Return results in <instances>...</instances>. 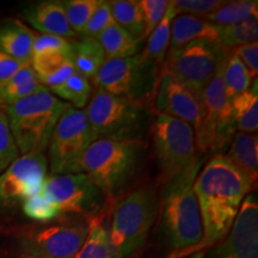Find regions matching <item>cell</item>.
Instances as JSON below:
<instances>
[{
  "instance_id": "cell-1",
  "label": "cell",
  "mask_w": 258,
  "mask_h": 258,
  "mask_svg": "<svg viewBox=\"0 0 258 258\" xmlns=\"http://www.w3.org/2000/svg\"><path fill=\"white\" fill-rule=\"evenodd\" d=\"M253 184L224 157L215 154L200 170L195 183L196 199L201 213L203 238L191 254L205 252L227 235Z\"/></svg>"
},
{
  "instance_id": "cell-2",
  "label": "cell",
  "mask_w": 258,
  "mask_h": 258,
  "mask_svg": "<svg viewBox=\"0 0 258 258\" xmlns=\"http://www.w3.org/2000/svg\"><path fill=\"white\" fill-rule=\"evenodd\" d=\"M205 165V157L198 156L190 165L164 183L159 207V228L167 258H185L203 238L202 219L194 183Z\"/></svg>"
},
{
  "instance_id": "cell-3",
  "label": "cell",
  "mask_w": 258,
  "mask_h": 258,
  "mask_svg": "<svg viewBox=\"0 0 258 258\" xmlns=\"http://www.w3.org/2000/svg\"><path fill=\"white\" fill-rule=\"evenodd\" d=\"M147 147L145 140L97 139L80 160V172L101 190L106 205H114L137 177Z\"/></svg>"
},
{
  "instance_id": "cell-4",
  "label": "cell",
  "mask_w": 258,
  "mask_h": 258,
  "mask_svg": "<svg viewBox=\"0 0 258 258\" xmlns=\"http://www.w3.org/2000/svg\"><path fill=\"white\" fill-rule=\"evenodd\" d=\"M70 104L46 86L34 95L6 106L5 112L19 154L44 152L54 128Z\"/></svg>"
},
{
  "instance_id": "cell-5",
  "label": "cell",
  "mask_w": 258,
  "mask_h": 258,
  "mask_svg": "<svg viewBox=\"0 0 258 258\" xmlns=\"http://www.w3.org/2000/svg\"><path fill=\"white\" fill-rule=\"evenodd\" d=\"M97 139L145 140L152 123L151 106L96 89L84 109Z\"/></svg>"
},
{
  "instance_id": "cell-6",
  "label": "cell",
  "mask_w": 258,
  "mask_h": 258,
  "mask_svg": "<svg viewBox=\"0 0 258 258\" xmlns=\"http://www.w3.org/2000/svg\"><path fill=\"white\" fill-rule=\"evenodd\" d=\"M158 217L153 190L140 188L114 203L108 227L114 258H128L146 241Z\"/></svg>"
},
{
  "instance_id": "cell-7",
  "label": "cell",
  "mask_w": 258,
  "mask_h": 258,
  "mask_svg": "<svg viewBox=\"0 0 258 258\" xmlns=\"http://www.w3.org/2000/svg\"><path fill=\"white\" fill-rule=\"evenodd\" d=\"M161 67L139 53L125 59L106 60L92 82L96 89L109 95L151 106Z\"/></svg>"
},
{
  "instance_id": "cell-8",
  "label": "cell",
  "mask_w": 258,
  "mask_h": 258,
  "mask_svg": "<svg viewBox=\"0 0 258 258\" xmlns=\"http://www.w3.org/2000/svg\"><path fill=\"white\" fill-rule=\"evenodd\" d=\"M225 63L200 97V121L194 133L196 147L201 153L220 152L230 145L235 134L231 101L222 79Z\"/></svg>"
},
{
  "instance_id": "cell-9",
  "label": "cell",
  "mask_w": 258,
  "mask_h": 258,
  "mask_svg": "<svg viewBox=\"0 0 258 258\" xmlns=\"http://www.w3.org/2000/svg\"><path fill=\"white\" fill-rule=\"evenodd\" d=\"M148 133L163 183L182 172L199 156L194 128L184 121L154 114Z\"/></svg>"
},
{
  "instance_id": "cell-10",
  "label": "cell",
  "mask_w": 258,
  "mask_h": 258,
  "mask_svg": "<svg viewBox=\"0 0 258 258\" xmlns=\"http://www.w3.org/2000/svg\"><path fill=\"white\" fill-rule=\"evenodd\" d=\"M231 49L219 41L190 42L166 55L163 67L199 98L203 90L226 62Z\"/></svg>"
},
{
  "instance_id": "cell-11",
  "label": "cell",
  "mask_w": 258,
  "mask_h": 258,
  "mask_svg": "<svg viewBox=\"0 0 258 258\" xmlns=\"http://www.w3.org/2000/svg\"><path fill=\"white\" fill-rule=\"evenodd\" d=\"M95 140L85 110L70 105L57 121L48 145L51 175L80 172V160Z\"/></svg>"
},
{
  "instance_id": "cell-12",
  "label": "cell",
  "mask_w": 258,
  "mask_h": 258,
  "mask_svg": "<svg viewBox=\"0 0 258 258\" xmlns=\"http://www.w3.org/2000/svg\"><path fill=\"white\" fill-rule=\"evenodd\" d=\"M42 191L55 203L60 214L92 218L106 205L101 190L84 172L47 177Z\"/></svg>"
},
{
  "instance_id": "cell-13",
  "label": "cell",
  "mask_w": 258,
  "mask_h": 258,
  "mask_svg": "<svg viewBox=\"0 0 258 258\" xmlns=\"http://www.w3.org/2000/svg\"><path fill=\"white\" fill-rule=\"evenodd\" d=\"M89 232V219L73 217L35 232L24 240L25 254L34 258H74Z\"/></svg>"
},
{
  "instance_id": "cell-14",
  "label": "cell",
  "mask_w": 258,
  "mask_h": 258,
  "mask_svg": "<svg viewBox=\"0 0 258 258\" xmlns=\"http://www.w3.org/2000/svg\"><path fill=\"white\" fill-rule=\"evenodd\" d=\"M48 158L44 152L18 157L0 175V203L14 205L37 195L47 179Z\"/></svg>"
},
{
  "instance_id": "cell-15",
  "label": "cell",
  "mask_w": 258,
  "mask_h": 258,
  "mask_svg": "<svg viewBox=\"0 0 258 258\" xmlns=\"http://www.w3.org/2000/svg\"><path fill=\"white\" fill-rule=\"evenodd\" d=\"M207 258H258V202L247 194L231 230L213 246Z\"/></svg>"
},
{
  "instance_id": "cell-16",
  "label": "cell",
  "mask_w": 258,
  "mask_h": 258,
  "mask_svg": "<svg viewBox=\"0 0 258 258\" xmlns=\"http://www.w3.org/2000/svg\"><path fill=\"white\" fill-rule=\"evenodd\" d=\"M151 110L153 115H167L184 121L194 129L200 121L199 98L164 67L151 101Z\"/></svg>"
},
{
  "instance_id": "cell-17",
  "label": "cell",
  "mask_w": 258,
  "mask_h": 258,
  "mask_svg": "<svg viewBox=\"0 0 258 258\" xmlns=\"http://www.w3.org/2000/svg\"><path fill=\"white\" fill-rule=\"evenodd\" d=\"M23 17L41 34L73 38L77 34L70 27L62 2H41L24 10Z\"/></svg>"
},
{
  "instance_id": "cell-18",
  "label": "cell",
  "mask_w": 258,
  "mask_h": 258,
  "mask_svg": "<svg viewBox=\"0 0 258 258\" xmlns=\"http://www.w3.org/2000/svg\"><path fill=\"white\" fill-rule=\"evenodd\" d=\"M220 29V27H217L205 18L190 15H177L171 23V36L167 54L173 53L194 41H219Z\"/></svg>"
},
{
  "instance_id": "cell-19",
  "label": "cell",
  "mask_w": 258,
  "mask_h": 258,
  "mask_svg": "<svg viewBox=\"0 0 258 258\" xmlns=\"http://www.w3.org/2000/svg\"><path fill=\"white\" fill-rule=\"evenodd\" d=\"M224 157L246 176L253 186L258 178V139L257 134L235 132Z\"/></svg>"
},
{
  "instance_id": "cell-20",
  "label": "cell",
  "mask_w": 258,
  "mask_h": 258,
  "mask_svg": "<svg viewBox=\"0 0 258 258\" xmlns=\"http://www.w3.org/2000/svg\"><path fill=\"white\" fill-rule=\"evenodd\" d=\"M35 34L17 19H8L0 24V51L19 62L31 61Z\"/></svg>"
},
{
  "instance_id": "cell-21",
  "label": "cell",
  "mask_w": 258,
  "mask_h": 258,
  "mask_svg": "<svg viewBox=\"0 0 258 258\" xmlns=\"http://www.w3.org/2000/svg\"><path fill=\"white\" fill-rule=\"evenodd\" d=\"M31 67L42 85L48 90L59 86L76 72L70 55L62 53H44L31 56Z\"/></svg>"
},
{
  "instance_id": "cell-22",
  "label": "cell",
  "mask_w": 258,
  "mask_h": 258,
  "mask_svg": "<svg viewBox=\"0 0 258 258\" xmlns=\"http://www.w3.org/2000/svg\"><path fill=\"white\" fill-rule=\"evenodd\" d=\"M70 60L77 73L92 79L106 61L105 54L97 38L82 37L72 40Z\"/></svg>"
},
{
  "instance_id": "cell-23",
  "label": "cell",
  "mask_w": 258,
  "mask_h": 258,
  "mask_svg": "<svg viewBox=\"0 0 258 258\" xmlns=\"http://www.w3.org/2000/svg\"><path fill=\"white\" fill-rule=\"evenodd\" d=\"M42 88L43 85L38 82L31 63L29 62L24 64L8 82L3 84L2 90H0V109H3V106L6 108L16 102L34 95Z\"/></svg>"
},
{
  "instance_id": "cell-24",
  "label": "cell",
  "mask_w": 258,
  "mask_h": 258,
  "mask_svg": "<svg viewBox=\"0 0 258 258\" xmlns=\"http://www.w3.org/2000/svg\"><path fill=\"white\" fill-rule=\"evenodd\" d=\"M106 60L125 59L139 54L141 43L115 22L97 37Z\"/></svg>"
},
{
  "instance_id": "cell-25",
  "label": "cell",
  "mask_w": 258,
  "mask_h": 258,
  "mask_svg": "<svg viewBox=\"0 0 258 258\" xmlns=\"http://www.w3.org/2000/svg\"><path fill=\"white\" fill-rule=\"evenodd\" d=\"M74 258H114L109 240L105 213L99 212L89 219V232L82 249Z\"/></svg>"
},
{
  "instance_id": "cell-26",
  "label": "cell",
  "mask_w": 258,
  "mask_h": 258,
  "mask_svg": "<svg viewBox=\"0 0 258 258\" xmlns=\"http://www.w3.org/2000/svg\"><path fill=\"white\" fill-rule=\"evenodd\" d=\"M235 129L240 133L257 134L258 129V92L257 79L253 86L231 99Z\"/></svg>"
},
{
  "instance_id": "cell-27",
  "label": "cell",
  "mask_w": 258,
  "mask_h": 258,
  "mask_svg": "<svg viewBox=\"0 0 258 258\" xmlns=\"http://www.w3.org/2000/svg\"><path fill=\"white\" fill-rule=\"evenodd\" d=\"M110 8L115 23L143 43L145 41V22L138 0H114L110 2Z\"/></svg>"
},
{
  "instance_id": "cell-28",
  "label": "cell",
  "mask_w": 258,
  "mask_h": 258,
  "mask_svg": "<svg viewBox=\"0 0 258 258\" xmlns=\"http://www.w3.org/2000/svg\"><path fill=\"white\" fill-rule=\"evenodd\" d=\"M176 17L175 10L172 8V4L167 8V11L161 22L153 29L150 36L147 37L146 47L141 51L144 56L147 59L154 61L160 66H163L165 62L167 50H169L170 44V36H171V23H172L173 18Z\"/></svg>"
},
{
  "instance_id": "cell-29",
  "label": "cell",
  "mask_w": 258,
  "mask_h": 258,
  "mask_svg": "<svg viewBox=\"0 0 258 258\" xmlns=\"http://www.w3.org/2000/svg\"><path fill=\"white\" fill-rule=\"evenodd\" d=\"M49 91L57 98L67 101V104L76 109H85L92 96V85L82 74L74 72L69 79Z\"/></svg>"
},
{
  "instance_id": "cell-30",
  "label": "cell",
  "mask_w": 258,
  "mask_h": 258,
  "mask_svg": "<svg viewBox=\"0 0 258 258\" xmlns=\"http://www.w3.org/2000/svg\"><path fill=\"white\" fill-rule=\"evenodd\" d=\"M253 16H258V3L256 0H235L225 2L224 5L205 19L217 27L224 28L240 23Z\"/></svg>"
},
{
  "instance_id": "cell-31",
  "label": "cell",
  "mask_w": 258,
  "mask_h": 258,
  "mask_svg": "<svg viewBox=\"0 0 258 258\" xmlns=\"http://www.w3.org/2000/svg\"><path fill=\"white\" fill-rule=\"evenodd\" d=\"M222 79H224L226 93L230 101L235 96L247 91L252 84V78L249 71L232 51L226 60Z\"/></svg>"
},
{
  "instance_id": "cell-32",
  "label": "cell",
  "mask_w": 258,
  "mask_h": 258,
  "mask_svg": "<svg viewBox=\"0 0 258 258\" xmlns=\"http://www.w3.org/2000/svg\"><path fill=\"white\" fill-rule=\"evenodd\" d=\"M258 38V16H253L240 23L228 25L220 29L219 42L228 49L257 42Z\"/></svg>"
},
{
  "instance_id": "cell-33",
  "label": "cell",
  "mask_w": 258,
  "mask_h": 258,
  "mask_svg": "<svg viewBox=\"0 0 258 258\" xmlns=\"http://www.w3.org/2000/svg\"><path fill=\"white\" fill-rule=\"evenodd\" d=\"M101 4V0H67L62 6L70 27L77 35L80 34L95 10Z\"/></svg>"
},
{
  "instance_id": "cell-34",
  "label": "cell",
  "mask_w": 258,
  "mask_h": 258,
  "mask_svg": "<svg viewBox=\"0 0 258 258\" xmlns=\"http://www.w3.org/2000/svg\"><path fill=\"white\" fill-rule=\"evenodd\" d=\"M23 212L27 217L37 221H50L60 215L57 206L43 191L25 200Z\"/></svg>"
},
{
  "instance_id": "cell-35",
  "label": "cell",
  "mask_w": 258,
  "mask_h": 258,
  "mask_svg": "<svg viewBox=\"0 0 258 258\" xmlns=\"http://www.w3.org/2000/svg\"><path fill=\"white\" fill-rule=\"evenodd\" d=\"M19 157L5 110L0 109V175Z\"/></svg>"
},
{
  "instance_id": "cell-36",
  "label": "cell",
  "mask_w": 258,
  "mask_h": 258,
  "mask_svg": "<svg viewBox=\"0 0 258 258\" xmlns=\"http://www.w3.org/2000/svg\"><path fill=\"white\" fill-rule=\"evenodd\" d=\"M172 8L177 15H190L206 18L225 4L222 0H172Z\"/></svg>"
},
{
  "instance_id": "cell-37",
  "label": "cell",
  "mask_w": 258,
  "mask_h": 258,
  "mask_svg": "<svg viewBox=\"0 0 258 258\" xmlns=\"http://www.w3.org/2000/svg\"><path fill=\"white\" fill-rule=\"evenodd\" d=\"M114 22L115 21L112 18L110 2H103V0H101V4L95 10L91 18L89 19L88 24L85 25V28L83 29L79 35L82 37L97 38Z\"/></svg>"
},
{
  "instance_id": "cell-38",
  "label": "cell",
  "mask_w": 258,
  "mask_h": 258,
  "mask_svg": "<svg viewBox=\"0 0 258 258\" xmlns=\"http://www.w3.org/2000/svg\"><path fill=\"white\" fill-rule=\"evenodd\" d=\"M141 11L144 15V22H145V40L150 36L151 32L153 29L160 23L161 19L165 16L167 8H169L170 2L167 0H140Z\"/></svg>"
},
{
  "instance_id": "cell-39",
  "label": "cell",
  "mask_w": 258,
  "mask_h": 258,
  "mask_svg": "<svg viewBox=\"0 0 258 258\" xmlns=\"http://www.w3.org/2000/svg\"><path fill=\"white\" fill-rule=\"evenodd\" d=\"M71 47H72V38L47 34L35 35L34 44H32V55L44 53H62L70 55Z\"/></svg>"
},
{
  "instance_id": "cell-40",
  "label": "cell",
  "mask_w": 258,
  "mask_h": 258,
  "mask_svg": "<svg viewBox=\"0 0 258 258\" xmlns=\"http://www.w3.org/2000/svg\"><path fill=\"white\" fill-rule=\"evenodd\" d=\"M235 56L239 59L246 70L249 71L251 78L257 79L258 74V43L243 44V46L235 47L231 50Z\"/></svg>"
},
{
  "instance_id": "cell-41",
  "label": "cell",
  "mask_w": 258,
  "mask_h": 258,
  "mask_svg": "<svg viewBox=\"0 0 258 258\" xmlns=\"http://www.w3.org/2000/svg\"><path fill=\"white\" fill-rule=\"evenodd\" d=\"M29 63V62H28ZM23 62H19L8 54L0 51V83L5 84L14 74L18 72L24 66Z\"/></svg>"
},
{
  "instance_id": "cell-42",
  "label": "cell",
  "mask_w": 258,
  "mask_h": 258,
  "mask_svg": "<svg viewBox=\"0 0 258 258\" xmlns=\"http://www.w3.org/2000/svg\"><path fill=\"white\" fill-rule=\"evenodd\" d=\"M185 258H206V253L205 252H198V253L191 254V256L185 257Z\"/></svg>"
},
{
  "instance_id": "cell-43",
  "label": "cell",
  "mask_w": 258,
  "mask_h": 258,
  "mask_svg": "<svg viewBox=\"0 0 258 258\" xmlns=\"http://www.w3.org/2000/svg\"><path fill=\"white\" fill-rule=\"evenodd\" d=\"M21 258H34V257H30V256H28V254H24V256H22Z\"/></svg>"
},
{
  "instance_id": "cell-44",
  "label": "cell",
  "mask_w": 258,
  "mask_h": 258,
  "mask_svg": "<svg viewBox=\"0 0 258 258\" xmlns=\"http://www.w3.org/2000/svg\"><path fill=\"white\" fill-rule=\"evenodd\" d=\"M2 86H3V84H2V83H0V90H2Z\"/></svg>"
}]
</instances>
